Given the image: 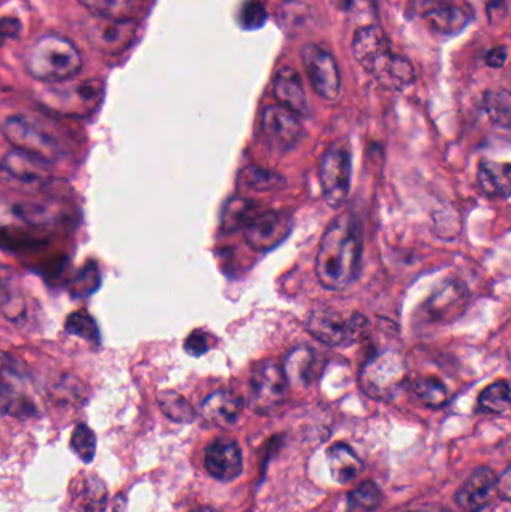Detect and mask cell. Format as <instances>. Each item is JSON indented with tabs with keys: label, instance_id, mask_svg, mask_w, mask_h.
I'll list each match as a JSON object with an SVG mask.
<instances>
[{
	"label": "cell",
	"instance_id": "cell-1",
	"mask_svg": "<svg viewBox=\"0 0 511 512\" xmlns=\"http://www.w3.org/2000/svg\"><path fill=\"white\" fill-rule=\"evenodd\" d=\"M362 231L351 213L338 216L330 224L318 249L317 271L321 285L330 291L348 288L360 270Z\"/></svg>",
	"mask_w": 511,
	"mask_h": 512
},
{
	"label": "cell",
	"instance_id": "cell-2",
	"mask_svg": "<svg viewBox=\"0 0 511 512\" xmlns=\"http://www.w3.org/2000/svg\"><path fill=\"white\" fill-rule=\"evenodd\" d=\"M353 53L359 65L392 90H404L416 81V71L410 60L392 50L389 39L377 26H363L356 30Z\"/></svg>",
	"mask_w": 511,
	"mask_h": 512
},
{
	"label": "cell",
	"instance_id": "cell-3",
	"mask_svg": "<svg viewBox=\"0 0 511 512\" xmlns=\"http://www.w3.org/2000/svg\"><path fill=\"white\" fill-rule=\"evenodd\" d=\"M26 71L44 83L72 80L83 69V57L69 39L45 35L33 42L24 56Z\"/></svg>",
	"mask_w": 511,
	"mask_h": 512
},
{
	"label": "cell",
	"instance_id": "cell-4",
	"mask_svg": "<svg viewBox=\"0 0 511 512\" xmlns=\"http://www.w3.org/2000/svg\"><path fill=\"white\" fill-rule=\"evenodd\" d=\"M0 414L21 420L38 414L29 366L11 352H0Z\"/></svg>",
	"mask_w": 511,
	"mask_h": 512
},
{
	"label": "cell",
	"instance_id": "cell-5",
	"mask_svg": "<svg viewBox=\"0 0 511 512\" xmlns=\"http://www.w3.org/2000/svg\"><path fill=\"white\" fill-rule=\"evenodd\" d=\"M407 378V364L399 352H377L360 372V387L366 396L389 402L398 396Z\"/></svg>",
	"mask_w": 511,
	"mask_h": 512
},
{
	"label": "cell",
	"instance_id": "cell-6",
	"mask_svg": "<svg viewBox=\"0 0 511 512\" xmlns=\"http://www.w3.org/2000/svg\"><path fill=\"white\" fill-rule=\"evenodd\" d=\"M5 140L14 149L24 150L53 162L63 153L57 135L39 120L27 116H12L2 125Z\"/></svg>",
	"mask_w": 511,
	"mask_h": 512
},
{
	"label": "cell",
	"instance_id": "cell-7",
	"mask_svg": "<svg viewBox=\"0 0 511 512\" xmlns=\"http://www.w3.org/2000/svg\"><path fill=\"white\" fill-rule=\"evenodd\" d=\"M369 322L360 313L345 318L342 313L327 307L315 309L308 316L306 330L315 339L329 346H348L368 336Z\"/></svg>",
	"mask_w": 511,
	"mask_h": 512
},
{
	"label": "cell",
	"instance_id": "cell-8",
	"mask_svg": "<svg viewBox=\"0 0 511 512\" xmlns=\"http://www.w3.org/2000/svg\"><path fill=\"white\" fill-rule=\"evenodd\" d=\"M288 382L282 367L273 361L255 366L249 382V406L257 414L270 415L287 400Z\"/></svg>",
	"mask_w": 511,
	"mask_h": 512
},
{
	"label": "cell",
	"instance_id": "cell-9",
	"mask_svg": "<svg viewBox=\"0 0 511 512\" xmlns=\"http://www.w3.org/2000/svg\"><path fill=\"white\" fill-rule=\"evenodd\" d=\"M351 155L344 144H333L320 162V183L324 200L330 207H341L351 188Z\"/></svg>",
	"mask_w": 511,
	"mask_h": 512
},
{
	"label": "cell",
	"instance_id": "cell-10",
	"mask_svg": "<svg viewBox=\"0 0 511 512\" xmlns=\"http://www.w3.org/2000/svg\"><path fill=\"white\" fill-rule=\"evenodd\" d=\"M0 176L26 189L47 188L54 179L50 161L18 149L0 159Z\"/></svg>",
	"mask_w": 511,
	"mask_h": 512
},
{
	"label": "cell",
	"instance_id": "cell-11",
	"mask_svg": "<svg viewBox=\"0 0 511 512\" xmlns=\"http://www.w3.org/2000/svg\"><path fill=\"white\" fill-rule=\"evenodd\" d=\"M260 129L267 146L281 153L294 149L303 137L299 116L282 105L264 108Z\"/></svg>",
	"mask_w": 511,
	"mask_h": 512
},
{
	"label": "cell",
	"instance_id": "cell-12",
	"mask_svg": "<svg viewBox=\"0 0 511 512\" xmlns=\"http://www.w3.org/2000/svg\"><path fill=\"white\" fill-rule=\"evenodd\" d=\"M302 60L317 95L336 101L341 93V72L335 57L318 45L308 44L303 47Z\"/></svg>",
	"mask_w": 511,
	"mask_h": 512
},
{
	"label": "cell",
	"instance_id": "cell-13",
	"mask_svg": "<svg viewBox=\"0 0 511 512\" xmlns=\"http://www.w3.org/2000/svg\"><path fill=\"white\" fill-rule=\"evenodd\" d=\"M468 289L456 279H447L432 292L422 306V318L428 324H449L464 315Z\"/></svg>",
	"mask_w": 511,
	"mask_h": 512
},
{
	"label": "cell",
	"instance_id": "cell-14",
	"mask_svg": "<svg viewBox=\"0 0 511 512\" xmlns=\"http://www.w3.org/2000/svg\"><path fill=\"white\" fill-rule=\"evenodd\" d=\"M291 227H293V221L290 215L269 210V212L258 213L243 231H245V240L249 248L264 252L284 242L285 237L290 234Z\"/></svg>",
	"mask_w": 511,
	"mask_h": 512
},
{
	"label": "cell",
	"instance_id": "cell-15",
	"mask_svg": "<svg viewBox=\"0 0 511 512\" xmlns=\"http://www.w3.org/2000/svg\"><path fill=\"white\" fill-rule=\"evenodd\" d=\"M5 227L30 228L42 230L51 227L59 221L56 210L47 204L33 203V201H9L0 203V222Z\"/></svg>",
	"mask_w": 511,
	"mask_h": 512
},
{
	"label": "cell",
	"instance_id": "cell-16",
	"mask_svg": "<svg viewBox=\"0 0 511 512\" xmlns=\"http://www.w3.org/2000/svg\"><path fill=\"white\" fill-rule=\"evenodd\" d=\"M497 486V474L488 466H482L459 487L455 496L456 505L461 512H480L491 501Z\"/></svg>",
	"mask_w": 511,
	"mask_h": 512
},
{
	"label": "cell",
	"instance_id": "cell-17",
	"mask_svg": "<svg viewBox=\"0 0 511 512\" xmlns=\"http://www.w3.org/2000/svg\"><path fill=\"white\" fill-rule=\"evenodd\" d=\"M204 465L207 472L219 481H233L242 474L243 460L237 442L219 438L206 448Z\"/></svg>",
	"mask_w": 511,
	"mask_h": 512
},
{
	"label": "cell",
	"instance_id": "cell-18",
	"mask_svg": "<svg viewBox=\"0 0 511 512\" xmlns=\"http://www.w3.org/2000/svg\"><path fill=\"white\" fill-rule=\"evenodd\" d=\"M243 408L245 402L239 394L230 390H219L204 400L201 415L213 426L231 427L239 420Z\"/></svg>",
	"mask_w": 511,
	"mask_h": 512
},
{
	"label": "cell",
	"instance_id": "cell-19",
	"mask_svg": "<svg viewBox=\"0 0 511 512\" xmlns=\"http://www.w3.org/2000/svg\"><path fill=\"white\" fill-rule=\"evenodd\" d=\"M273 93L279 104L287 110L293 111L297 116H306L309 111L305 87L299 72L291 66L279 69L273 81Z\"/></svg>",
	"mask_w": 511,
	"mask_h": 512
},
{
	"label": "cell",
	"instance_id": "cell-20",
	"mask_svg": "<svg viewBox=\"0 0 511 512\" xmlns=\"http://www.w3.org/2000/svg\"><path fill=\"white\" fill-rule=\"evenodd\" d=\"M426 21L435 32L441 35H458L470 23V9L459 5H440L425 12Z\"/></svg>",
	"mask_w": 511,
	"mask_h": 512
},
{
	"label": "cell",
	"instance_id": "cell-21",
	"mask_svg": "<svg viewBox=\"0 0 511 512\" xmlns=\"http://www.w3.org/2000/svg\"><path fill=\"white\" fill-rule=\"evenodd\" d=\"M477 180H479V186L483 194L488 195V197L504 198V200L510 197L511 182L509 162L500 164V162L483 159L479 164Z\"/></svg>",
	"mask_w": 511,
	"mask_h": 512
},
{
	"label": "cell",
	"instance_id": "cell-22",
	"mask_svg": "<svg viewBox=\"0 0 511 512\" xmlns=\"http://www.w3.org/2000/svg\"><path fill=\"white\" fill-rule=\"evenodd\" d=\"M327 463H329L333 480L339 484H348L356 480L363 469L362 462H360L357 454L342 442L329 448Z\"/></svg>",
	"mask_w": 511,
	"mask_h": 512
},
{
	"label": "cell",
	"instance_id": "cell-23",
	"mask_svg": "<svg viewBox=\"0 0 511 512\" xmlns=\"http://www.w3.org/2000/svg\"><path fill=\"white\" fill-rule=\"evenodd\" d=\"M287 382L300 387L311 385L315 375V354L308 346L293 349L282 366Z\"/></svg>",
	"mask_w": 511,
	"mask_h": 512
},
{
	"label": "cell",
	"instance_id": "cell-24",
	"mask_svg": "<svg viewBox=\"0 0 511 512\" xmlns=\"http://www.w3.org/2000/svg\"><path fill=\"white\" fill-rule=\"evenodd\" d=\"M99 23L95 24V39L99 47L123 48L134 38V24L125 21L123 18H102L98 17Z\"/></svg>",
	"mask_w": 511,
	"mask_h": 512
},
{
	"label": "cell",
	"instance_id": "cell-25",
	"mask_svg": "<svg viewBox=\"0 0 511 512\" xmlns=\"http://www.w3.org/2000/svg\"><path fill=\"white\" fill-rule=\"evenodd\" d=\"M258 204L248 198L234 197L225 204L222 212V230L227 234L245 230L258 215Z\"/></svg>",
	"mask_w": 511,
	"mask_h": 512
},
{
	"label": "cell",
	"instance_id": "cell-26",
	"mask_svg": "<svg viewBox=\"0 0 511 512\" xmlns=\"http://www.w3.org/2000/svg\"><path fill=\"white\" fill-rule=\"evenodd\" d=\"M413 393L429 408H443L449 402V391L446 385L434 376L416 379L413 384Z\"/></svg>",
	"mask_w": 511,
	"mask_h": 512
},
{
	"label": "cell",
	"instance_id": "cell-27",
	"mask_svg": "<svg viewBox=\"0 0 511 512\" xmlns=\"http://www.w3.org/2000/svg\"><path fill=\"white\" fill-rule=\"evenodd\" d=\"M483 107L492 123L501 128H510L511 98L507 90L497 89L486 92L485 98H483Z\"/></svg>",
	"mask_w": 511,
	"mask_h": 512
},
{
	"label": "cell",
	"instance_id": "cell-28",
	"mask_svg": "<svg viewBox=\"0 0 511 512\" xmlns=\"http://www.w3.org/2000/svg\"><path fill=\"white\" fill-rule=\"evenodd\" d=\"M240 182L255 192L278 191L285 185L284 177L260 167L243 168L240 173Z\"/></svg>",
	"mask_w": 511,
	"mask_h": 512
},
{
	"label": "cell",
	"instance_id": "cell-29",
	"mask_svg": "<svg viewBox=\"0 0 511 512\" xmlns=\"http://www.w3.org/2000/svg\"><path fill=\"white\" fill-rule=\"evenodd\" d=\"M158 403L161 406V411L170 420L177 421V423H192L195 420V411L191 403L176 391H161L158 394Z\"/></svg>",
	"mask_w": 511,
	"mask_h": 512
},
{
	"label": "cell",
	"instance_id": "cell-30",
	"mask_svg": "<svg viewBox=\"0 0 511 512\" xmlns=\"http://www.w3.org/2000/svg\"><path fill=\"white\" fill-rule=\"evenodd\" d=\"M383 501L380 487L372 481L357 486L348 496L347 512H374Z\"/></svg>",
	"mask_w": 511,
	"mask_h": 512
},
{
	"label": "cell",
	"instance_id": "cell-31",
	"mask_svg": "<svg viewBox=\"0 0 511 512\" xmlns=\"http://www.w3.org/2000/svg\"><path fill=\"white\" fill-rule=\"evenodd\" d=\"M479 406L488 414H503L510 406V387L507 381H498L483 390Z\"/></svg>",
	"mask_w": 511,
	"mask_h": 512
},
{
	"label": "cell",
	"instance_id": "cell-32",
	"mask_svg": "<svg viewBox=\"0 0 511 512\" xmlns=\"http://www.w3.org/2000/svg\"><path fill=\"white\" fill-rule=\"evenodd\" d=\"M78 499L83 502L84 508L89 511H101L105 505V492L104 484L101 483L99 478H86L83 480L80 489L77 490Z\"/></svg>",
	"mask_w": 511,
	"mask_h": 512
},
{
	"label": "cell",
	"instance_id": "cell-33",
	"mask_svg": "<svg viewBox=\"0 0 511 512\" xmlns=\"http://www.w3.org/2000/svg\"><path fill=\"white\" fill-rule=\"evenodd\" d=\"M72 450L83 462H92L96 453V436L86 424H78L71 438Z\"/></svg>",
	"mask_w": 511,
	"mask_h": 512
},
{
	"label": "cell",
	"instance_id": "cell-34",
	"mask_svg": "<svg viewBox=\"0 0 511 512\" xmlns=\"http://www.w3.org/2000/svg\"><path fill=\"white\" fill-rule=\"evenodd\" d=\"M84 8L102 18H123L132 0H78Z\"/></svg>",
	"mask_w": 511,
	"mask_h": 512
},
{
	"label": "cell",
	"instance_id": "cell-35",
	"mask_svg": "<svg viewBox=\"0 0 511 512\" xmlns=\"http://www.w3.org/2000/svg\"><path fill=\"white\" fill-rule=\"evenodd\" d=\"M66 330L74 336L96 342L99 339L98 327L86 312H75L66 321Z\"/></svg>",
	"mask_w": 511,
	"mask_h": 512
},
{
	"label": "cell",
	"instance_id": "cell-36",
	"mask_svg": "<svg viewBox=\"0 0 511 512\" xmlns=\"http://www.w3.org/2000/svg\"><path fill=\"white\" fill-rule=\"evenodd\" d=\"M240 18H242V23L245 24V27H248V29H257V27L263 26L267 14L261 3L248 2L243 6Z\"/></svg>",
	"mask_w": 511,
	"mask_h": 512
},
{
	"label": "cell",
	"instance_id": "cell-37",
	"mask_svg": "<svg viewBox=\"0 0 511 512\" xmlns=\"http://www.w3.org/2000/svg\"><path fill=\"white\" fill-rule=\"evenodd\" d=\"M210 346H212V342H210L209 334L198 330L189 334L185 342V351L188 352L189 355L200 357V355L206 354V352L209 351Z\"/></svg>",
	"mask_w": 511,
	"mask_h": 512
},
{
	"label": "cell",
	"instance_id": "cell-38",
	"mask_svg": "<svg viewBox=\"0 0 511 512\" xmlns=\"http://www.w3.org/2000/svg\"><path fill=\"white\" fill-rule=\"evenodd\" d=\"M20 29V23L15 18H2L0 20V47L11 39L17 38Z\"/></svg>",
	"mask_w": 511,
	"mask_h": 512
},
{
	"label": "cell",
	"instance_id": "cell-39",
	"mask_svg": "<svg viewBox=\"0 0 511 512\" xmlns=\"http://www.w3.org/2000/svg\"><path fill=\"white\" fill-rule=\"evenodd\" d=\"M507 59H509V50L503 45V47H497L489 51L488 56H486V65L495 69L503 68Z\"/></svg>",
	"mask_w": 511,
	"mask_h": 512
},
{
	"label": "cell",
	"instance_id": "cell-40",
	"mask_svg": "<svg viewBox=\"0 0 511 512\" xmlns=\"http://www.w3.org/2000/svg\"><path fill=\"white\" fill-rule=\"evenodd\" d=\"M9 282H11V271L8 267L0 265V294L8 288Z\"/></svg>",
	"mask_w": 511,
	"mask_h": 512
},
{
	"label": "cell",
	"instance_id": "cell-41",
	"mask_svg": "<svg viewBox=\"0 0 511 512\" xmlns=\"http://www.w3.org/2000/svg\"><path fill=\"white\" fill-rule=\"evenodd\" d=\"M395 512H450L446 510V508L441 507H419V508H411V510H401Z\"/></svg>",
	"mask_w": 511,
	"mask_h": 512
},
{
	"label": "cell",
	"instance_id": "cell-42",
	"mask_svg": "<svg viewBox=\"0 0 511 512\" xmlns=\"http://www.w3.org/2000/svg\"><path fill=\"white\" fill-rule=\"evenodd\" d=\"M486 2V12H489V14H492L494 11H498V9H501V3H503V0H485Z\"/></svg>",
	"mask_w": 511,
	"mask_h": 512
},
{
	"label": "cell",
	"instance_id": "cell-43",
	"mask_svg": "<svg viewBox=\"0 0 511 512\" xmlns=\"http://www.w3.org/2000/svg\"><path fill=\"white\" fill-rule=\"evenodd\" d=\"M192 512H219V511L213 510V508H198V510H195Z\"/></svg>",
	"mask_w": 511,
	"mask_h": 512
}]
</instances>
